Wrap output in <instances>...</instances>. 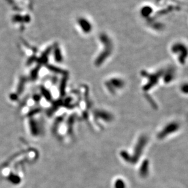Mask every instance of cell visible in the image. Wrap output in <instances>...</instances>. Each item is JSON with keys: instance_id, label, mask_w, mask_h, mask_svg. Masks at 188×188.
<instances>
[{"instance_id": "1", "label": "cell", "mask_w": 188, "mask_h": 188, "mask_svg": "<svg viewBox=\"0 0 188 188\" xmlns=\"http://www.w3.org/2000/svg\"><path fill=\"white\" fill-rule=\"evenodd\" d=\"M181 85L180 91L182 92L185 94H188V83H185Z\"/></svg>"}, {"instance_id": "2", "label": "cell", "mask_w": 188, "mask_h": 188, "mask_svg": "<svg viewBox=\"0 0 188 188\" xmlns=\"http://www.w3.org/2000/svg\"><path fill=\"white\" fill-rule=\"evenodd\" d=\"M125 184L122 182H119L117 183V186L116 188H125Z\"/></svg>"}]
</instances>
